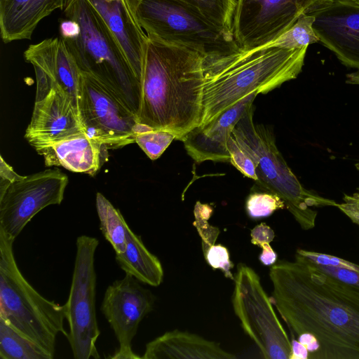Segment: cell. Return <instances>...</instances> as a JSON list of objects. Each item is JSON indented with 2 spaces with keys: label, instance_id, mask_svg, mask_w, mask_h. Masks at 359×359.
<instances>
[{
  "label": "cell",
  "instance_id": "cell-32",
  "mask_svg": "<svg viewBox=\"0 0 359 359\" xmlns=\"http://www.w3.org/2000/svg\"><path fill=\"white\" fill-rule=\"evenodd\" d=\"M203 255L205 259L212 269L221 270L226 278L234 280V276L231 273L233 264L230 260L229 250L226 247L221 244L212 245Z\"/></svg>",
  "mask_w": 359,
  "mask_h": 359
},
{
  "label": "cell",
  "instance_id": "cell-28",
  "mask_svg": "<svg viewBox=\"0 0 359 359\" xmlns=\"http://www.w3.org/2000/svg\"><path fill=\"white\" fill-rule=\"evenodd\" d=\"M248 215L253 219L266 217L276 210L285 208L284 201L277 195L270 193L255 192L250 194L246 201Z\"/></svg>",
  "mask_w": 359,
  "mask_h": 359
},
{
  "label": "cell",
  "instance_id": "cell-36",
  "mask_svg": "<svg viewBox=\"0 0 359 359\" xmlns=\"http://www.w3.org/2000/svg\"><path fill=\"white\" fill-rule=\"evenodd\" d=\"M21 175L16 173L1 156L0 163V191L5 189L13 182L20 178Z\"/></svg>",
  "mask_w": 359,
  "mask_h": 359
},
{
  "label": "cell",
  "instance_id": "cell-14",
  "mask_svg": "<svg viewBox=\"0 0 359 359\" xmlns=\"http://www.w3.org/2000/svg\"><path fill=\"white\" fill-rule=\"evenodd\" d=\"M306 14L314 17L319 41L344 66L359 69V0H318Z\"/></svg>",
  "mask_w": 359,
  "mask_h": 359
},
{
  "label": "cell",
  "instance_id": "cell-13",
  "mask_svg": "<svg viewBox=\"0 0 359 359\" xmlns=\"http://www.w3.org/2000/svg\"><path fill=\"white\" fill-rule=\"evenodd\" d=\"M154 302L155 297L151 291L129 274L107 287L100 310L119 344L110 358H142L133 351L132 341L140 322L153 310Z\"/></svg>",
  "mask_w": 359,
  "mask_h": 359
},
{
  "label": "cell",
  "instance_id": "cell-37",
  "mask_svg": "<svg viewBox=\"0 0 359 359\" xmlns=\"http://www.w3.org/2000/svg\"><path fill=\"white\" fill-rule=\"evenodd\" d=\"M79 31V25L74 20L67 18V19L62 20L60 22V36L62 39L74 38L78 35Z\"/></svg>",
  "mask_w": 359,
  "mask_h": 359
},
{
  "label": "cell",
  "instance_id": "cell-21",
  "mask_svg": "<svg viewBox=\"0 0 359 359\" xmlns=\"http://www.w3.org/2000/svg\"><path fill=\"white\" fill-rule=\"evenodd\" d=\"M107 149L86 133L37 151L46 166H62L74 172L94 176L102 166V154Z\"/></svg>",
  "mask_w": 359,
  "mask_h": 359
},
{
  "label": "cell",
  "instance_id": "cell-26",
  "mask_svg": "<svg viewBox=\"0 0 359 359\" xmlns=\"http://www.w3.org/2000/svg\"><path fill=\"white\" fill-rule=\"evenodd\" d=\"M175 139L170 132L138 123L135 142L152 161L158 158Z\"/></svg>",
  "mask_w": 359,
  "mask_h": 359
},
{
  "label": "cell",
  "instance_id": "cell-3",
  "mask_svg": "<svg viewBox=\"0 0 359 359\" xmlns=\"http://www.w3.org/2000/svg\"><path fill=\"white\" fill-rule=\"evenodd\" d=\"M307 48L289 49L267 45L203 59L198 126L208 124L250 94L267 93L296 79L302 70Z\"/></svg>",
  "mask_w": 359,
  "mask_h": 359
},
{
  "label": "cell",
  "instance_id": "cell-38",
  "mask_svg": "<svg viewBox=\"0 0 359 359\" xmlns=\"http://www.w3.org/2000/svg\"><path fill=\"white\" fill-rule=\"evenodd\" d=\"M292 353L290 359H309V351L297 339L291 340Z\"/></svg>",
  "mask_w": 359,
  "mask_h": 359
},
{
  "label": "cell",
  "instance_id": "cell-10",
  "mask_svg": "<svg viewBox=\"0 0 359 359\" xmlns=\"http://www.w3.org/2000/svg\"><path fill=\"white\" fill-rule=\"evenodd\" d=\"M78 109L85 133L107 149L135 142L136 114L114 92L81 72Z\"/></svg>",
  "mask_w": 359,
  "mask_h": 359
},
{
  "label": "cell",
  "instance_id": "cell-23",
  "mask_svg": "<svg viewBox=\"0 0 359 359\" xmlns=\"http://www.w3.org/2000/svg\"><path fill=\"white\" fill-rule=\"evenodd\" d=\"M95 201L100 229L102 235L111 244L116 253L123 252L127 246L126 231L129 226L119 210L102 194L97 193Z\"/></svg>",
  "mask_w": 359,
  "mask_h": 359
},
{
  "label": "cell",
  "instance_id": "cell-19",
  "mask_svg": "<svg viewBox=\"0 0 359 359\" xmlns=\"http://www.w3.org/2000/svg\"><path fill=\"white\" fill-rule=\"evenodd\" d=\"M69 0H0V34L4 43L31 39L38 24Z\"/></svg>",
  "mask_w": 359,
  "mask_h": 359
},
{
  "label": "cell",
  "instance_id": "cell-2",
  "mask_svg": "<svg viewBox=\"0 0 359 359\" xmlns=\"http://www.w3.org/2000/svg\"><path fill=\"white\" fill-rule=\"evenodd\" d=\"M203 57L147 36L140 79L139 123L182 140L198 126L203 90Z\"/></svg>",
  "mask_w": 359,
  "mask_h": 359
},
{
  "label": "cell",
  "instance_id": "cell-9",
  "mask_svg": "<svg viewBox=\"0 0 359 359\" xmlns=\"http://www.w3.org/2000/svg\"><path fill=\"white\" fill-rule=\"evenodd\" d=\"M97 238H76V252L69 294L65 304L69 331L66 337L75 359L100 358L96 342L100 334L96 310L95 255Z\"/></svg>",
  "mask_w": 359,
  "mask_h": 359
},
{
  "label": "cell",
  "instance_id": "cell-4",
  "mask_svg": "<svg viewBox=\"0 0 359 359\" xmlns=\"http://www.w3.org/2000/svg\"><path fill=\"white\" fill-rule=\"evenodd\" d=\"M76 21V36L62 39L82 73L90 75L114 92L137 114L140 82L118 41L88 0H69L63 11Z\"/></svg>",
  "mask_w": 359,
  "mask_h": 359
},
{
  "label": "cell",
  "instance_id": "cell-17",
  "mask_svg": "<svg viewBox=\"0 0 359 359\" xmlns=\"http://www.w3.org/2000/svg\"><path fill=\"white\" fill-rule=\"evenodd\" d=\"M258 94L248 95L208 124L197 126L183 138L187 154L198 163L230 162L228 140L231 133Z\"/></svg>",
  "mask_w": 359,
  "mask_h": 359
},
{
  "label": "cell",
  "instance_id": "cell-12",
  "mask_svg": "<svg viewBox=\"0 0 359 359\" xmlns=\"http://www.w3.org/2000/svg\"><path fill=\"white\" fill-rule=\"evenodd\" d=\"M318 0H235L231 31L241 50L267 46Z\"/></svg>",
  "mask_w": 359,
  "mask_h": 359
},
{
  "label": "cell",
  "instance_id": "cell-30",
  "mask_svg": "<svg viewBox=\"0 0 359 359\" xmlns=\"http://www.w3.org/2000/svg\"><path fill=\"white\" fill-rule=\"evenodd\" d=\"M251 243L262 248L259 257L260 262L266 266L273 265L276 262L277 255L270 245L275 233L273 230L265 223L256 225L250 231Z\"/></svg>",
  "mask_w": 359,
  "mask_h": 359
},
{
  "label": "cell",
  "instance_id": "cell-8",
  "mask_svg": "<svg viewBox=\"0 0 359 359\" xmlns=\"http://www.w3.org/2000/svg\"><path fill=\"white\" fill-rule=\"evenodd\" d=\"M232 304L245 332L266 359H290L291 341L264 290L259 275L243 263L234 275Z\"/></svg>",
  "mask_w": 359,
  "mask_h": 359
},
{
  "label": "cell",
  "instance_id": "cell-11",
  "mask_svg": "<svg viewBox=\"0 0 359 359\" xmlns=\"http://www.w3.org/2000/svg\"><path fill=\"white\" fill-rule=\"evenodd\" d=\"M67 183L55 168L21 175L0 191V231L15 240L39 211L62 203Z\"/></svg>",
  "mask_w": 359,
  "mask_h": 359
},
{
  "label": "cell",
  "instance_id": "cell-18",
  "mask_svg": "<svg viewBox=\"0 0 359 359\" xmlns=\"http://www.w3.org/2000/svg\"><path fill=\"white\" fill-rule=\"evenodd\" d=\"M104 20L140 82L147 35L140 25L132 0H88Z\"/></svg>",
  "mask_w": 359,
  "mask_h": 359
},
{
  "label": "cell",
  "instance_id": "cell-39",
  "mask_svg": "<svg viewBox=\"0 0 359 359\" xmlns=\"http://www.w3.org/2000/svg\"><path fill=\"white\" fill-rule=\"evenodd\" d=\"M355 168L359 171V161L355 163Z\"/></svg>",
  "mask_w": 359,
  "mask_h": 359
},
{
  "label": "cell",
  "instance_id": "cell-33",
  "mask_svg": "<svg viewBox=\"0 0 359 359\" xmlns=\"http://www.w3.org/2000/svg\"><path fill=\"white\" fill-rule=\"evenodd\" d=\"M296 254L317 265L359 272V265L338 257L303 249H297Z\"/></svg>",
  "mask_w": 359,
  "mask_h": 359
},
{
  "label": "cell",
  "instance_id": "cell-27",
  "mask_svg": "<svg viewBox=\"0 0 359 359\" xmlns=\"http://www.w3.org/2000/svg\"><path fill=\"white\" fill-rule=\"evenodd\" d=\"M141 0H132L135 10ZM201 9L206 15L231 29L235 0H184Z\"/></svg>",
  "mask_w": 359,
  "mask_h": 359
},
{
  "label": "cell",
  "instance_id": "cell-34",
  "mask_svg": "<svg viewBox=\"0 0 359 359\" xmlns=\"http://www.w3.org/2000/svg\"><path fill=\"white\" fill-rule=\"evenodd\" d=\"M352 222L359 226V189L352 195H344L337 206Z\"/></svg>",
  "mask_w": 359,
  "mask_h": 359
},
{
  "label": "cell",
  "instance_id": "cell-24",
  "mask_svg": "<svg viewBox=\"0 0 359 359\" xmlns=\"http://www.w3.org/2000/svg\"><path fill=\"white\" fill-rule=\"evenodd\" d=\"M1 359H52L37 344L0 318Z\"/></svg>",
  "mask_w": 359,
  "mask_h": 359
},
{
  "label": "cell",
  "instance_id": "cell-15",
  "mask_svg": "<svg viewBox=\"0 0 359 359\" xmlns=\"http://www.w3.org/2000/svg\"><path fill=\"white\" fill-rule=\"evenodd\" d=\"M83 133L78 106L62 88L36 96L25 137L36 151Z\"/></svg>",
  "mask_w": 359,
  "mask_h": 359
},
{
  "label": "cell",
  "instance_id": "cell-1",
  "mask_svg": "<svg viewBox=\"0 0 359 359\" xmlns=\"http://www.w3.org/2000/svg\"><path fill=\"white\" fill-rule=\"evenodd\" d=\"M270 297L290 332L314 336L309 359H359V287L331 276L296 254L270 269Z\"/></svg>",
  "mask_w": 359,
  "mask_h": 359
},
{
  "label": "cell",
  "instance_id": "cell-35",
  "mask_svg": "<svg viewBox=\"0 0 359 359\" xmlns=\"http://www.w3.org/2000/svg\"><path fill=\"white\" fill-rule=\"evenodd\" d=\"M316 265L320 269L327 272V273L339 279L340 280L359 287V272L345 269L334 268L317 264Z\"/></svg>",
  "mask_w": 359,
  "mask_h": 359
},
{
  "label": "cell",
  "instance_id": "cell-5",
  "mask_svg": "<svg viewBox=\"0 0 359 359\" xmlns=\"http://www.w3.org/2000/svg\"><path fill=\"white\" fill-rule=\"evenodd\" d=\"M254 110L253 104L248 108L231 135L253 161L259 186L279 196L302 229H313L317 217L313 208L338 203L303 187L278 151L273 133L255 124Z\"/></svg>",
  "mask_w": 359,
  "mask_h": 359
},
{
  "label": "cell",
  "instance_id": "cell-6",
  "mask_svg": "<svg viewBox=\"0 0 359 359\" xmlns=\"http://www.w3.org/2000/svg\"><path fill=\"white\" fill-rule=\"evenodd\" d=\"M14 239L0 231V318L53 358L59 333L65 337V306L41 295L16 263Z\"/></svg>",
  "mask_w": 359,
  "mask_h": 359
},
{
  "label": "cell",
  "instance_id": "cell-29",
  "mask_svg": "<svg viewBox=\"0 0 359 359\" xmlns=\"http://www.w3.org/2000/svg\"><path fill=\"white\" fill-rule=\"evenodd\" d=\"M212 209L210 206L197 202L194 208L195 222L193 223L202 240L203 253L215 243L219 230L210 225L208 219L210 217Z\"/></svg>",
  "mask_w": 359,
  "mask_h": 359
},
{
  "label": "cell",
  "instance_id": "cell-22",
  "mask_svg": "<svg viewBox=\"0 0 359 359\" xmlns=\"http://www.w3.org/2000/svg\"><path fill=\"white\" fill-rule=\"evenodd\" d=\"M127 246L122 253H116L120 268L140 282L157 287L163 281V269L158 258L144 245L140 236L128 226L126 231Z\"/></svg>",
  "mask_w": 359,
  "mask_h": 359
},
{
  "label": "cell",
  "instance_id": "cell-7",
  "mask_svg": "<svg viewBox=\"0 0 359 359\" xmlns=\"http://www.w3.org/2000/svg\"><path fill=\"white\" fill-rule=\"evenodd\" d=\"M137 20L148 37L214 59L240 50L231 29L184 0H141Z\"/></svg>",
  "mask_w": 359,
  "mask_h": 359
},
{
  "label": "cell",
  "instance_id": "cell-16",
  "mask_svg": "<svg viewBox=\"0 0 359 359\" xmlns=\"http://www.w3.org/2000/svg\"><path fill=\"white\" fill-rule=\"evenodd\" d=\"M24 58L35 71L36 96L54 87H60L78 106L81 71L62 39L52 37L30 45Z\"/></svg>",
  "mask_w": 359,
  "mask_h": 359
},
{
  "label": "cell",
  "instance_id": "cell-31",
  "mask_svg": "<svg viewBox=\"0 0 359 359\" xmlns=\"http://www.w3.org/2000/svg\"><path fill=\"white\" fill-rule=\"evenodd\" d=\"M227 146L230 154V163L245 176L256 181L257 177L253 161L238 145L231 135Z\"/></svg>",
  "mask_w": 359,
  "mask_h": 359
},
{
  "label": "cell",
  "instance_id": "cell-25",
  "mask_svg": "<svg viewBox=\"0 0 359 359\" xmlns=\"http://www.w3.org/2000/svg\"><path fill=\"white\" fill-rule=\"evenodd\" d=\"M313 22L314 17L302 14L289 29L269 45L295 49L318 42L319 39L313 27Z\"/></svg>",
  "mask_w": 359,
  "mask_h": 359
},
{
  "label": "cell",
  "instance_id": "cell-20",
  "mask_svg": "<svg viewBox=\"0 0 359 359\" xmlns=\"http://www.w3.org/2000/svg\"><path fill=\"white\" fill-rule=\"evenodd\" d=\"M143 359H232L217 342L197 334L175 330L167 332L146 345Z\"/></svg>",
  "mask_w": 359,
  "mask_h": 359
}]
</instances>
